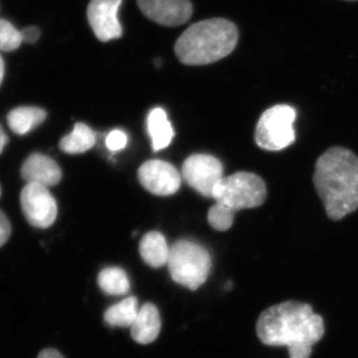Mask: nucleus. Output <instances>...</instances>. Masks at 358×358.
I'll list each match as a JSON object with an SVG mask.
<instances>
[{"label": "nucleus", "instance_id": "nucleus-11", "mask_svg": "<svg viewBox=\"0 0 358 358\" xmlns=\"http://www.w3.org/2000/svg\"><path fill=\"white\" fill-rule=\"evenodd\" d=\"M138 6L148 18L164 26L183 24L193 13L189 0H138Z\"/></svg>", "mask_w": 358, "mask_h": 358}, {"label": "nucleus", "instance_id": "nucleus-1", "mask_svg": "<svg viewBox=\"0 0 358 358\" xmlns=\"http://www.w3.org/2000/svg\"><path fill=\"white\" fill-rule=\"evenodd\" d=\"M256 333L264 345L287 346L289 358H310L324 334V322L310 303L288 301L259 315Z\"/></svg>", "mask_w": 358, "mask_h": 358}, {"label": "nucleus", "instance_id": "nucleus-29", "mask_svg": "<svg viewBox=\"0 0 358 358\" xmlns=\"http://www.w3.org/2000/svg\"><path fill=\"white\" fill-rule=\"evenodd\" d=\"M0 196H1V189H0Z\"/></svg>", "mask_w": 358, "mask_h": 358}, {"label": "nucleus", "instance_id": "nucleus-2", "mask_svg": "<svg viewBox=\"0 0 358 358\" xmlns=\"http://www.w3.org/2000/svg\"><path fill=\"white\" fill-rule=\"evenodd\" d=\"M313 183L331 220H341L357 210L358 157L352 150L334 147L320 155Z\"/></svg>", "mask_w": 358, "mask_h": 358}, {"label": "nucleus", "instance_id": "nucleus-5", "mask_svg": "<svg viewBox=\"0 0 358 358\" xmlns=\"http://www.w3.org/2000/svg\"><path fill=\"white\" fill-rule=\"evenodd\" d=\"M267 199V187L260 176L236 173L223 178L215 186L213 199L216 203L235 212L261 206Z\"/></svg>", "mask_w": 358, "mask_h": 358}, {"label": "nucleus", "instance_id": "nucleus-23", "mask_svg": "<svg viewBox=\"0 0 358 358\" xmlns=\"http://www.w3.org/2000/svg\"><path fill=\"white\" fill-rule=\"evenodd\" d=\"M11 227L6 214L0 210V247L6 243L10 237Z\"/></svg>", "mask_w": 358, "mask_h": 358}, {"label": "nucleus", "instance_id": "nucleus-19", "mask_svg": "<svg viewBox=\"0 0 358 358\" xmlns=\"http://www.w3.org/2000/svg\"><path fill=\"white\" fill-rule=\"evenodd\" d=\"M99 287L110 296H124L131 291V282L127 273L121 268H103L98 275Z\"/></svg>", "mask_w": 358, "mask_h": 358}, {"label": "nucleus", "instance_id": "nucleus-9", "mask_svg": "<svg viewBox=\"0 0 358 358\" xmlns=\"http://www.w3.org/2000/svg\"><path fill=\"white\" fill-rule=\"evenodd\" d=\"M141 185L152 194L169 196L178 192L181 176L178 169L160 159H152L141 164L138 171Z\"/></svg>", "mask_w": 358, "mask_h": 358}, {"label": "nucleus", "instance_id": "nucleus-3", "mask_svg": "<svg viewBox=\"0 0 358 358\" xmlns=\"http://www.w3.org/2000/svg\"><path fill=\"white\" fill-rule=\"evenodd\" d=\"M238 38L239 32L234 23L213 18L188 27L174 45V52L183 64H211L232 53Z\"/></svg>", "mask_w": 358, "mask_h": 358}, {"label": "nucleus", "instance_id": "nucleus-6", "mask_svg": "<svg viewBox=\"0 0 358 358\" xmlns=\"http://www.w3.org/2000/svg\"><path fill=\"white\" fill-rule=\"evenodd\" d=\"M296 117V109L289 105H275L265 110L256 127L257 145L270 152H279L293 145Z\"/></svg>", "mask_w": 358, "mask_h": 358}, {"label": "nucleus", "instance_id": "nucleus-28", "mask_svg": "<svg viewBox=\"0 0 358 358\" xmlns=\"http://www.w3.org/2000/svg\"><path fill=\"white\" fill-rule=\"evenodd\" d=\"M343 1H346V2H357L358 0H343Z\"/></svg>", "mask_w": 358, "mask_h": 358}, {"label": "nucleus", "instance_id": "nucleus-15", "mask_svg": "<svg viewBox=\"0 0 358 358\" xmlns=\"http://www.w3.org/2000/svg\"><path fill=\"white\" fill-rule=\"evenodd\" d=\"M46 117V112L40 108L18 107L7 115V124L13 133L24 136L40 126Z\"/></svg>", "mask_w": 358, "mask_h": 358}, {"label": "nucleus", "instance_id": "nucleus-24", "mask_svg": "<svg viewBox=\"0 0 358 358\" xmlns=\"http://www.w3.org/2000/svg\"><path fill=\"white\" fill-rule=\"evenodd\" d=\"M20 33L22 41L26 42V43H35L40 37V30L35 26L24 28V29L21 30Z\"/></svg>", "mask_w": 358, "mask_h": 358}, {"label": "nucleus", "instance_id": "nucleus-12", "mask_svg": "<svg viewBox=\"0 0 358 358\" xmlns=\"http://www.w3.org/2000/svg\"><path fill=\"white\" fill-rule=\"evenodd\" d=\"M21 176L27 183L50 187L58 185L62 171L55 160L42 154H32L21 167Z\"/></svg>", "mask_w": 358, "mask_h": 358}, {"label": "nucleus", "instance_id": "nucleus-10", "mask_svg": "<svg viewBox=\"0 0 358 358\" xmlns=\"http://www.w3.org/2000/svg\"><path fill=\"white\" fill-rule=\"evenodd\" d=\"M122 0H91L87 15L94 34L102 42L121 38L122 28L117 13Z\"/></svg>", "mask_w": 358, "mask_h": 358}, {"label": "nucleus", "instance_id": "nucleus-4", "mask_svg": "<svg viewBox=\"0 0 358 358\" xmlns=\"http://www.w3.org/2000/svg\"><path fill=\"white\" fill-rule=\"evenodd\" d=\"M169 274L176 284L196 291L206 282L210 273V254L202 245L188 240H179L171 247Z\"/></svg>", "mask_w": 358, "mask_h": 358}, {"label": "nucleus", "instance_id": "nucleus-22", "mask_svg": "<svg viewBox=\"0 0 358 358\" xmlns=\"http://www.w3.org/2000/svg\"><path fill=\"white\" fill-rule=\"evenodd\" d=\"M127 143H128V136L121 129L110 131L106 138V145L110 152L122 150V148H126Z\"/></svg>", "mask_w": 358, "mask_h": 358}, {"label": "nucleus", "instance_id": "nucleus-17", "mask_svg": "<svg viewBox=\"0 0 358 358\" xmlns=\"http://www.w3.org/2000/svg\"><path fill=\"white\" fill-rule=\"evenodd\" d=\"M96 143V134L93 129L83 124L77 122L69 134L61 138L59 148L66 154L78 155L88 152Z\"/></svg>", "mask_w": 358, "mask_h": 358}, {"label": "nucleus", "instance_id": "nucleus-27", "mask_svg": "<svg viewBox=\"0 0 358 358\" xmlns=\"http://www.w3.org/2000/svg\"><path fill=\"white\" fill-rule=\"evenodd\" d=\"M4 71H6V67H4V61L1 56H0V85L2 83V80H3Z\"/></svg>", "mask_w": 358, "mask_h": 358}, {"label": "nucleus", "instance_id": "nucleus-14", "mask_svg": "<svg viewBox=\"0 0 358 358\" xmlns=\"http://www.w3.org/2000/svg\"><path fill=\"white\" fill-rule=\"evenodd\" d=\"M169 251L166 238L157 231L148 232L140 242L141 259L152 268H160L166 265L169 261Z\"/></svg>", "mask_w": 358, "mask_h": 358}, {"label": "nucleus", "instance_id": "nucleus-13", "mask_svg": "<svg viewBox=\"0 0 358 358\" xmlns=\"http://www.w3.org/2000/svg\"><path fill=\"white\" fill-rule=\"evenodd\" d=\"M162 329L159 310L152 303H145L138 310V317L131 327V338L140 345L154 343Z\"/></svg>", "mask_w": 358, "mask_h": 358}, {"label": "nucleus", "instance_id": "nucleus-20", "mask_svg": "<svg viewBox=\"0 0 358 358\" xmlns=\"http://www.w3.org/2000/svg\"><path fill=\"white\" fill-rule=\"evenodd\" d=\"M235 212L223 205L215 203L209 209L208 222L211 227L218 231H226L234 222Z\"/></svg>", "mask_w": 358, "mask_h": 358}, {"label": "nucleus", "instance_id": "nucleus-26", "mask_svg": "<svg viewBox=\"0 0 358 358\" xmlns=\"http://www.w3.org/2000/svg\"><path fill=\"white\" fill-rule=\"evenodd\" d=\"M7 141H8V138H7L6 134L4 133L3 129L0 126V155L6 147Z\"/></svg>", "mask_w": 358, "mask_h": 358}, {"label": "nucleus", "instance_id": "nucleus-8", "mask_svg": "<svg viewBox=\"0 0 358 358\" xmlns=\"http://www.w3.org/2000/svg\"><path fill=\"white\" fill-rule=\"evenodd\" d=\"M223 164L209 155H193L182 164L183 179L200 194L213 199V192L219 181L224 178Z\"/></svg>", "mask_w": 358, "mask_h": 358}, {"label": "nucleus", "instance_id": "nucleus-25", "mask_svg": "<svg viewBox=\"0 0 358 358\" xmlns=\"http://www.w3.org/2000/svg\"><path fill=\"white\" fill-rule=\"evenodd\" d=\"M37 358H64V357L54 348H46L39 353Z\"/></svg>", "mask_w": 358, "mask_h": 358}, {"label": "nucleus", "instance_id": "nucleus-21", "mask_svg": "<svg viewBox=\"0 0 358 358\" xmlns=\"http://www.w3.org/2000/svg\"><path fill=\"white\" fill-rule=\"evenodd\" d=\"M22 37L10 22L0 20V50L10 52L16 50L22 43Z\"/></svg>", "mask_w": 358, "mask_h": 358}, {"label": "nucleus", "instance_id": "nucleus-16", "mask_svg": "<svg viewBox=\"0 0 358 358\" xmlns=\"http://www.w3.org/2000/svg\"><path fill=\"white\" fill-rule=\"evenodd\" d=\"M148 129L155 152L171 145L174 131L171 122L167 119L166 113L162 108L152 110L148 115Z\"/></svg>", "mask_w": 358, "mask_h": 358}, {"label": "nucleus", "instance_id": "nucleus-18", "mask_svg": "<svg viewBox=\"0 0 358 358\" xmlns=\"http://www.w3.org/2000/svg\"><path fill=\"white\" fill-rule=\"evenodd\" d=\"M138 301L136 296H129L110 306L103 313V320L112 327H131L138 315Z\"/></svg>", "mask_w": 358, "mask_h": 358}, {"label": "nucleus", "instance_id": "nucleus-7", "mask_svg": "<svg viewBox=\"0 0 358 358\" xmlns=\"http://www.w3.org/2000/svg\"><path fill=\"white\" fill-rule=\"evenodd\" d=\"M21 209L33 227L46 229L57 218V202L43 185L27 183L20 194Z\"/></svg>", "mask_w": 358, "mask_h": 358}]
</instances>
